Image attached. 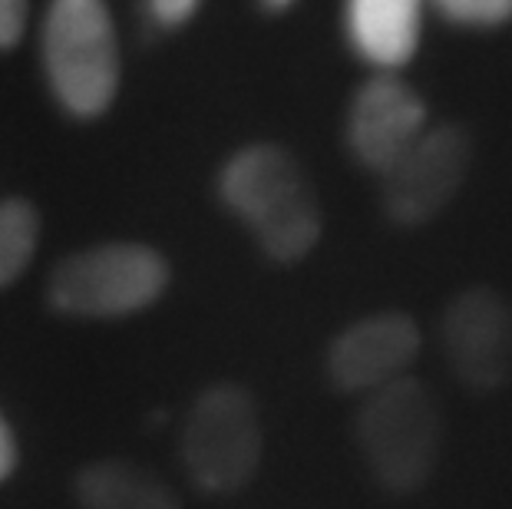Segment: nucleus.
<instances>
[{
	"label": "nucleus",
	"instance_id": "nucleus-14",
	"mask_svg": "<svg viewBox=\"0 0 512 509\" xmlns=\"http://www.w3.org/2000/svg\"><path fill=\"white\" fill-rule=\"evenodd\" d=\"M205 0H143V14L156 30H185L199 17Z\"/></svg>",
	"mask_w": 512,
	"mask_h": 509
},
{
	"label": "nucleus",
	"instance_id": "nucleus-5",
	"mask_svg": "<svg viewBox=\"0 0 512 509\" xmlns=\"http://www.w3.org/2000/svg\"><path fill=\"white\" fill-rule=\"evenodd\" d=\"M182 467L205 496H235L255 480L265 453L261 414L248 387L209 384L192 400L182 424Z\"/></svg>",
	"mask_w": 512,
	"mask_h": 509
},
{
	"label": "nucleus",
	"instance_id": "nucleus-6",
	"mask_svg": "<svg viewBox=\"0 0 512 509\" xmlns=\"http://www.w3.org/2000/svg\"><path fill=\"white\" fill-rule=\"evenodd\" d=\"M473 169V136L460 123L427 126L380 179V212L397 229H423L460 196Z\"/></svg>",
	"mask_w": 512,
	"mask_h": 509
},
{
	"label": "nucleus",
	"instance_id": "nucleus-4",
	"mask_svg": "<svg viewBox=\"0 0 512 509\" xmlns=\"http://www.w3.org/2000/svg\"><path fill=\"white\" fill-rule=\"evenodd\" d=\"M169 258L146 242H96L63 255L47 278V305L76 321H119L159 305Z\"/></svg>",
	"mask_w": 512,
	"mask_h": 509
},
{
	"label": "nucleus",
	"instance_id": "nucleus-3",
	"mask_svg": "<svg viewBox=\"0 0 512 509\" xmlns=\"http://www.w3.org/2000/svg\"><path fill=\"white\" fill-rule=\"evenodd\" d=\"M354 443L380 490L410 496L430 483L440 463L443 417L420 377L403 374L364 394L354 414Z\"/></svg>",
	"mask_w": 512,
	"mask_h": 509
},
{
	"label": "nucleus",
	"instance_id": "nucleus-8",
	"mask_svg": "<svg viewBox=\"0 0 512 509\" xmlns=\"http://www.w3.org/2000/svg\"><path fill=\"white\" fill-rule=\"evenodd\" d=\"M427 126V100L400 73H374L347 103L344 146L364 172L384 176Z\"/></svg>",
	"mask_w": 512,
	"mask_h": 509
},
{
	"label": "nucleus",
	"instance_id": "nucleus-13",
	"mask_svg": "<svg viewBox=\"0 0 512 509\" xmlns=\"http://www.w3.org/2000/svg\"><path fill=\"white\" fill-rule=\"evenodd\" d=\"M427 7L460 30H499L512 20V0H427Z\"/></svg>",
	"mask_w": 512,
	"mask_h": 509
},
{
	"label": "nucleus",
	"instance_id": "nucleus-10",
	"mask_svg": "<svg viewBox=\"0 0 512 509\" xmlns=\"http://www.w3.org/2000/svg\"><path fill=\"white\" fill-rule=\"evenodd\" d=\"M427 0H344L341 30L357 60L374 73L410 67L423 43Z\"/></svg>",
	"mask_w": 512,
	"mask_h": 509
},
{
	"label": "nucleus",
	"instance_id": "nucleus-9",
	"mask_svg": "<svg viewBox=\"0 0 512 509\" xmlns=\"http://www.w3.org/2000/svg\"><path fill=\"white\" fill-rule=\"evenodd\" d=\"M420 324L407 311H374L351 321L324 351V374L337 394L357 397L407 374L420 357Z\"/></svg>",
	"mask_w": 512,
	"mask_h": 509
},
{
	"label": "nucleus",
	"instance_id": "nucleus-1",
	"mask_svg": "<svg viewBox=\"0 0 512 509\" xmlns=\"http://www.w3.org/2000/svg\"><path fill=\"white\" fill-rule=\"evenodd\" d=\"M215 196L245 225L268 262L298 265L321 242V199L301 159L285 146L248 143L235 149L215 176Z\"/></svg>",
	"mask_w": 512,
	"mask_h": 509
},
{
	"label": "nucleus",
	"instance_id": "nucleus-16",
	"mask_svg": "<svg viewBox=\"0 0 512 509\" xmlns=\"http://www.w3.org/2000/svg\"><path fill=\"white\" fill-rule=\"evenodd\" d=\"M17 470V440H14V430L0 414V483L7 480L10 473Z\"/></svg>",
	"mask_w": 512,
	"mask_h": 509
},
{
	"label": "nucleus",
	"instance_id": "nucleus-7",
	"mask_svg": "<svg viewBox=\"0 0 512 509\" xmlns=\"http://www.w3.org/2000/svg\"><path fill=\"white\" fill-rule=\"evenodd\" d=\"M440 348L453 377L473 394H496L512 381V305L489 285L463 288L446 301Z\"/></svg>",
	"mask_w": 512,
	"mask_h": 509
},
{
	"label": "nucleus",
	"instance_id": "nucleus-15",
	"mask_svg": "<svg viewBox=\"0 0 512 509\" xmlns=\"http://www.w3.org/2000/svg\"><path fill=\"white\" fill-rule=\"evenodd\" d=\"M30 0H0V53H10L27 30Z\"/></svg>",
	"mask_w": 512,
	"mask_h": 509
},
{
	"label": "nucleus",
	"instance_id": "nucleus-12",
	"mask_svg": "<svg viewBox=\"0 0 512 509\" xmlns=\"http://www.w3.org/2000/svg\"><path fill=\"white\" fill-rule=\"evenodd\" d=\"M40 248V212L30 199H0V288H10Z\"/></svg>",
	"mask_w": 512,
	"mask_h": 509
},
{
	"label": "nucleus",
	"instance_id": "nucleus-11",
	"mask_svg": "<svg viewBox=\"0 0 512 509\" xmlns=\"http://www.w3.org/2000/svg\"><path fill=\"white\" fill-rule=\"evenodd\" d=\"M73 496L80 509H182L162 476L123 457L86 463L73 480Z\"/></svg>",
	"mask_w": 512,
	"mask_h": 509
},
{
	"label": "nucleus",
	"instance_id": "nucleus-2",
	"mask_svg": "<svg viewBox=\"0 0 512 509\" xmlns=\"http://www.w3.org/2000/svg\"><path fill=\"white\" fill-rule=\"evenodd\" d=\"M40 70L57 110L93 123L123 86V47L110 0H50L40 20Z\"/></svg>",
	"mask_w": 512,
	"mask_h": 509
},
{
	"label": "nucleus",
	"instance_id": "nucleus-17",
	"mask_svg": "<svg viewBox=\"0 0 512 509\" xmlns=\"http://www.w3.org/2000/svg\"><path fill=\"white\" fill-rule=\"evenodd\" d=\"M258 10H265V14L271 17H281V14H288V10H294L301 4V0H255Z\"/></svg>",
	"mask_w": 512,
	"mask_h": 509
}]
</instances>
